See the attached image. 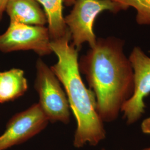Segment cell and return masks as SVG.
Listing matches in <instances>:
<instances>
[{"label": "cell", "mask_w": 150, "mask_h": 150, "mask_svg": "<svg viewBox=\"0 0 150 150\" xmlns=\"http://www.w3.org/2000/svg\"><path fill=\"white\" fill-rule=\"evenodd\" d=\"M123 47L124 41L117 38H98L79 61L80 73L95 94L103 122L115 121L134 93V70Z\"/></svg>", "instance_id": "6da1fadb"}, {"label": "cell", "mask_w": 150, "mask_h": 150, "mask_svg": "<svg viewBox=\"0 0 150 150\" xmlns=\"http://www.w3.org/2000/svg\"><path fill=\"white\" fill-rule=\"evenodd\" d=\"M70 41V33L51 41V47L58 61L50 68L64 86L70 109L76 120L74 146L81 148L87 144L96 146L106 138V132L97 112L95 94L86 87L81 78L79 51L69 43Z\"/></svg>", "instance_id": "7a4b0ae2"}, {"label": "cell", "mask_w": 150, "mask_h": 150, "mask_svg": "<svg viewBox=\"0 0 150 150\" xmlns=\"http://www.w3.org/2000/svg\"><path fill=\"white\" fill-rule=\"evenodd\" d=\"M70 13L64 17L71 34V44L79 51L83 43L94 47L97 39L93 32V23L97 16L104 11L117 13L123 10L113 0H76Z\"/></svg>", "instance_id": "3957f363"}, {"label": "cell", "mask_w": 150, "mask_h": 150, "mask_svg": "<svg viewBox=\"0 0 150 150\" xmlns=\"http://www.w3.org/2000/svg\"><path fill=\"white\" fill-rule=\"evenodd\" d=\"M36 69L34 87L43 112L50 122L68 124L71 116L70 105L59 79L41 59L36 62Z\"/></svg>", "instance_id": "277c9868"}, {"label": "cell", "mask_w": 150, "mask_h": 150, "mask_svg": "<svg viewBox=\"0 0 150 150\" xmlns=\"http://www.w3.org/2000/svg\"><path fill=\"white\" fill-rule=\"evenodd\" d=\"M48 28L20 23H10L5 32L0 35V51L9 53L31 50L40 56L53 53Z\"/></svg>", "instance_id": "5b68a950"}, {"label": "cell", "mask_w": 150, "mask_h": 150, "mask_svg": "<svg viewBox=\"0 0 150 150\" xmlns=\"http://www.w3.org/2000/svg\"><path fill=\"white\" fill-rule=\"evenodd\" d=\"M129 59L134 70V91L121 112L129 125L137 122L145 112L144 99L150 93V57L139 47H135Z\"/></svg>", "instance_id": "8992f818"}, {"label": "cell", "mask_w": 150, "mask_h": 150, "mask_svg": "<svg viewBox=\"0 0 150 150\" xmlns=\"http://www.w3.org/2000/svg\"><path fill=\"white\" fill-rule=\"evenodd\" d=\"M49 122L38 103L16 113L7 123L5 132L0 136V150L26 142L41 132Z\"/></svg>", "instance_id": "52a82bcc"}, {"label": "cell", "mask_w": 150, "mask_h": 150, "mask_svg": "<svg viewBox=\"0 0 150 150\" xmlns=\"http://www.w3.org/2000/svg\"><path fill=\"white\" fill-rule=\"evenodd\" d=\"M5 12L10 23H20L32 26H44L47 18L36 0H8Z\"/></svg>", "instance_id": "ba28073f"}, {"label": "cell", "mask_w": 150, "mask_h": 150, "mask_svg": "<svg viewBox=\"0 0 150 150\" xmlns=\"http://www.w3.org/2000/svg\"><path fill=\"white\" fill-rule=\"evenodd\" d=\"M27 90V80L23 70L13 68L0 72V103L15 100Z\"/></svg>", "instance_id": "9c48e42d"}, {"label": "cell", "mask_w": 150, "mask_h": 150, "mask_svg": "<svg viewBox=\"0 0 150 150\" xmlns=\"http://www.w3.org/2000/svg\"><path fill=\"white\" fill-rule=\"evenodd\" d=\"M36 1L43 6L51 41L63 38L70 33L63 16L62 10L64 0Z\"/></svg>", "instance_id": "30bf717a"}, {"label": "cell", "mask_w": 150, "mask_h": 150, "mask_svg": "<svg viewBox=\"0 0 150 150\" xmlns=\"http://www.w3.org/2000/svg\"><path fill=\"white\" fill-rule=\"evenodd\" d=\"M123 10L130 7L137 11L136 21L139 25H150V0H113Z\"/></svg>", "instance_id": "8fae6325"}, {"label": "cell", "mask_w": 150, "mask_h": 150, "mask_svg": "<svg viewBox=\"0 0 150 150\" xmlns=\"http://www.w3.org/2000/svg\"><path fill=\"white\" fill-rule=\"evenodd\" d=\"M141 128L143 133L150 134V117L143 121L141 123Z\"/></svg>", "instance_id": "7c38bea8"}, {"label": "cell", "mask_w": 150, "mask_h": 150, "mask_svg": "<svg viewBox=\"0 0 150 150\" xmlns=\"http://www.w3.org/2000/svg\"><path fill=\"white\" fill-rule=\"evenodd\" d=\"M8 0H0V21L2 20L4 13L5 12L6 7Z\"/></svg>", "instance_id": "4fadbf2b"}, {"label": "cell", "mask_w": 150, "mask_h": 150, "mask_svg": "<svg viewBox=\"0 0 150 150\" xmlns=\"http://www.w3.org/2000/svg\"><path fill=\"white\" fill-rule=\"evenodd\" d=\"M76 0H64V4L67 6L73 5Z\"/></svg>", "instance_id": "5bb4252c"}, {"label": "cell", "mask_w": 150, "mask_h": 150, "mask_svg": "<svg viewBox=\"0 0 150 150\" xmlns=\"http://www.w3.org/2000/svg\"><path fill=\"white\" fill-rule=\"evenodd\" d=\"M142 150H150V147H147V148H145Z\"/></svg>", "instance_id": "9a60e30c"}, {"label": "cell", "mask_w": 150, "mask_h": 150, "mask_svg": "<svg viewBox=\"0 0 150 150\" xmlns=\"http://www.w3.org/2000/svg\"><path fill=\"white\" fill-rule=\"evenodd\" d=\"M105 150V149H102V150Z\"/></svg>", "instance_id": "2e32d148"}]
</instances>
